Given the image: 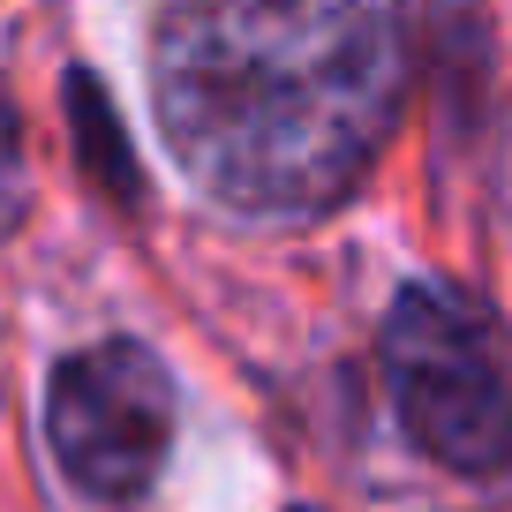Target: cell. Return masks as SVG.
Wrapping results in <instances>:
<instances>
[{
	"instance_id": "5",
	"label": "cell",
	"mask_w": 512,
	"mask_h": 512,
	"mask_svg": "<svg viewBox=\"0 0 512 512\" xmlns=\"http://www.w3.org/2000/svg\"><path fill=\"white\" fill-rule=\"evenodd\" d=\"M23 211V121H16V98L0 91V226Z\"/></svg>"
},
{
	"instance_id": "3",
	"label": "cell",
	"mask_w": 512,
	"mask_h": 512,
	"mask_svg": "<svg viewBox=\"0 0 512 512\" xmlns=\"http://www.w3.org/2000/svg\"><path fill=\"white\" fill-rule=\"evenodd\" d=\"M46 437L61 475L98 505H136L174 445V377L144 339H98L53 369Z\"/></svg>"
},
{
	"instance_id": "4",
	"label": "cell",
	"mask_w": 512,
	"mask_h": 512,
	"mask_svg": "<svg viewBox=\"0 0 512 512\" xmlns=\"http://www.w3.org/2000/svg\"><path fill=\"white\" fill-rule=\"evenodd\" d=\"M76 121L91 128V166L98 174H113L128 189V151H121V128H106V113H98V91H91V76H76Z\"/></svg>"
},
{
	"instance_id": "2",
	"label": "cell",
	"mask_w": 512,
	"mask_h": 512,
	"mask_svg": "<svg viewBox=\"0 0 512 512\" xmlns=\"http://www.w3.org/2000/svg\"><path fill=\"white\" fill-rule=\"evenodd\" d=\"M384 384L400 430L452 475H505L512 467V377L497 332L460 287L415 279L384 317Z\"/></svg>"
},
{
	"instance_id": "1",
	"label": "cell",
	"mask_w": 512,
	"mask_h": 512,
	"mask_svg": "<svg viewBox=\"0 0 512 512\" xmlns=\"http://www.w3.org/2000/svg\"><path fill=\"white\" fill-rule=\"evenodd\" d=\"M151 91L181 174L211 204L317 219L392 136L407 0H166Z\"/></svg>"
}]
</instances>
